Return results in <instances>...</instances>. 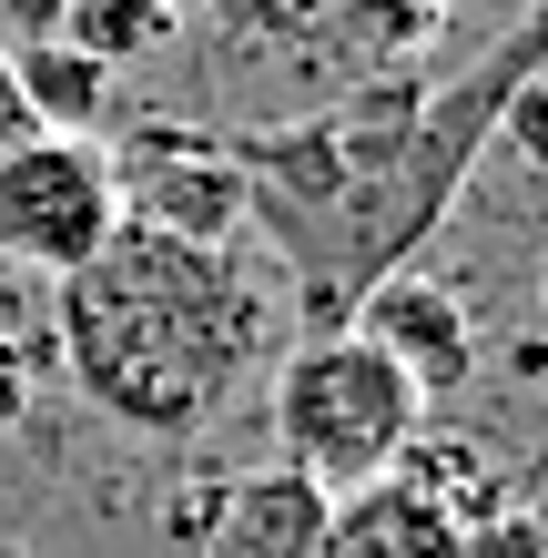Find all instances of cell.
<instances>
[{
    "label": "cell",
    "instance_id": "obj_11",
    "mask_svg": "<svg viewBox=\"0 0 548 558\" xmlns=\"http://www.w3.org/2000/svg\"><path fill=\"white\" fill-rule=\"evenodd\" d=\"M356 51H386V61H416L437 41V0H336L326 11Z\"/></svg>",
    "mask_w": 548,
    "mask_h": 558
},
{
    "label": "cell",
    "instance_id": "obj_9",
    "mask_svg": "<svg viewBox=\"0 0 548 558\" xmlns=\"http://www.w3.org/2000/svg\"><path fill=\"white\" fill-rule=\"evenodd\" d=\"M11 92L31 112V133H102L112 122V72L102 61H82L72 41H41L11 61Z\"/></svg>",
    "mask_w": 548,
    "mask_h": 558
},
{
    "label": "cell",
    "instance_id": "obj_6",
    "mask_svg": "<svg viewBox=\"0 0 548 558\" xmlns=\"http://www.w3.org/2000/svg\"><path fill=\"white\" fill-rule=\"evenodd\" d=\"M345 325L397 366L427 407H447V397H467V376L488 366V345H477V305H467V284H447V275H416V265H397V275H376L356 305H345Z\"/></svg>",
    "mask_w": 548,
    "mask_h": 558
},
{
    "label": "cell",
    "instance_id": "obj_20",
    "mask_svg": "<svg viewBox=\"0 0 548 558\" xmlns=\"http://www.w3.org/2000/svg\"><path fill=\"white\" fill-rule=\"evenodd\" d=\"M0 558H31V548H21V538H0Z\"/></svg>",
    "mask_w": 548,
    "mask_h": 558
},
{
    "label": "cell",
    "instance_id": "obj_12",
    "mask_svg": "<svg viewBox=\"0 0 548 558\" xmlns=\"http://www.w3.org/2000/svg\"><path fill=\"white\" fill-rule=\"evenodd\" d=\"M458 548H467V558H548V529H538L528 487H519V498H498L488 518H467V529H458Z\"/></svg>",
    "mask_w": 548,
    "mask_h": 558
},
{
    "label": "cell",
    "instance_id": "obj_13",
    "mask_svg": "<svg viewBox=\"0 0 548 558\" xmlns=\"http://www.w3.org/2000/svg\"><path fill=\"white\" fill-rule=\"evenodd\" d=\"M41 386H51V345H31V336L0 325V437H21V426H31Z\"/></svg>",
    "mask_w": 548,
    "mask_h": 558
},
{
    "label": "cell",
    "instance_id": "obj_8",
    "mask_svg": "<svg viewBox=\"0 0 548 558\" xmlns=\"http://www.w3.org/2000/svg\"><path fill=\"white\" fill-rule=\"evenodd\" d=\"M315 558H467V548L437 498H416L406 477H366L326 508V548Z\"/></svg>",
    "mask_w": 548,
    "mask_h": 558
},
{
    "label": "cell",
    "instance_id": "obj_18",
    "mask_svg": "<svg viewBox=\"0 0 548 558\" xmlns=\"http://www.w3.org/2000/svg\"><path fill=\"white\" fill-rule=\"evenodd\" d=\"M458 11H528V0H458Z\"/></svg>",
    "mask_w": 548,
    "mask_h": 558
},
{
    "label": "cell",
    "instance_id": "obj_15",
    "mask_svg": "<svg viewBox=\"0 0 548 558\" xmlns=\"http://www.w3.org/2000/svg\"><path fill=\"white\" fill-rule=\"evenodd\" d=\"M61 11H72V0H0V61L61 41Z\"/></svg>",
    "mask_w": 548,
    "mask_h": 558
},
{
    "label": "cell",
    "instance_id": "obj_14",
    "mask_svg": "<svg viewBox=\"0 0 548 558\" xmlns=\"http://www.w3.org/2000/svg\"><path fill=\"white\" fill-rule=\"evenodd\" d=\"M223 487H234V477H204V468H193V477L173 487V498H163V538H173V548H204V538H214Z\"/></svg>",
    "mask_w": 548,
    "mask_h": 558
},
{
    "label": "cell",
    "instance_id": "obj_17",
    "mask_svg": "<svg viewBox=\"0 0 548 558\" xmlns=\"http://www.w3.org/2000/svg\"><path fill=\"white\" fill-rule=\"evenodd\" d=\"M31 133V112H21V92H11V61H0V143H21Z\"/></svg>",
    "mask_w": 548,
    "mask_h": 558
},
{
    "label": "cell",
    "instance_id": "obj_2",
    "mask_svg": "<svg viewBox=\"0 0 548 558\" xmlns=\"http://www.w3.org/2000/svg\"><path fill=\"white\" fill-rule=\"evenodd\" d=\"M275 345V294L234 244H183L112 223L51 284V376L143 447H193L254 386Z\"/></svg>",
    "mask_w": 548,
    "mask_h": 558
},
{
    "label": "cell",
    "instance_id": "obj_16",
    "mask_svg": "<svg viewBox=\"0 0 548 558\" xmlns=\"http://www.w3.org/2000/svg\"><path fill=\"white\" fill-rule=\"evenodd\" d=\"M234 11H265L275 31H305V21H326L336 0H234Z\"/></svg>",
    "mask_w": 548,
    "mask_h": 558
},
{
    "label": "cell",
    "instance_id": "obj_5",
    "mask_svg": "<svg viewBox=\"0 0 548 558\" xmlns=\"http://www.w3.org/2000/svg\"><path fill=\"white\" fill-rule=\"evenodd\" d=\"M112 214L153 223V234H183V244H234L244 234V173H234L214 122L153 112L112 143Z\"/></svg>",
    "mask_w": 548,
    "mask_h": 558
},
{
    "label": "cell",
    "instance_id": "obj_4",
    "mask_svg": "<svg viewBox=\"0 0 548 558\" xmlns=\"http://www.w3.org/2000/svg\"><path fill=\"white\" fill-rule=\"evenodd\" d=\"M112 153L92 133H21L0 143V265L61 284L112 234Z\"/></svg>",
    "mask_w": 548,
    "mask_h": 558
},
{
    "label": "cell",
    "instance_id": "obj_19",
    "mask_svg": "<svg viewBox=\"0 0 548 558\" xmlns=\"http://www.w3.org/2000/svg\"><path fill=\"white\" fill-rule=\"evenodd\" d=\"M183 11H234V0H173V21H183Z\"/></svg>",
    "mask_w": 548,
    "mask_h": 558
},
{
    "label": "cell",
    "instance_id": "obj_10",
    "mask_svg": "<svg viewBox=\"0 0 548 558\" xmlns=\"http://www.w3.org/2000/svg\"><path fill=\"white\" fill-rule=\"evenodd\" d=\"M173 0H72L61 11V41H72L82 61H102V72H122V61H143V51H163L173 41Z\"/></svg>",
    "mask_w": 548,
    "mask_h": 558
},
{
    "label": "cell",
    "instance_id": "obj_3",
    "mask_svg": "<svg viewBox=\"0 0 548 558\" xmlns=\"http://www.w3.org/2000/svg\"><path fill=\"white\" fill-rule=\"evenodd\" d=\"M275 468L315 477L326 498L386 477L406 457V437L427 426V397L386 366L356 325H305L295 345L275 355Z\"/></svg>",
    "mask_w": 548,
    "mask_h": 558
},
{
    "label": "cell",
    "instance_id": "obj_1",
    "mask_svg": "<svg viewBox=\"0 0 548 558\" xmlns=\"http://www.w3.org/2000/svg\"><path fill=\"white\" fill-rule=\"evenodd\" d=\"M538 51H548V21L508 11V31L458 82L397 72V82H356L345 102L305 122L223 133L244 173V223L284 254L305 325H345V305L376 275L427 254V234L458 214L477 153L498 143L508 102L538 92Z\"/></svg>",
    "mask_w": 548,
    "mask_h": 558
},
{
    "label": "cell",
    "instance_id": "obj_7",
    "mask_svg": "<svg viewBox=\"0 0 548 558\" xmlns=\"http://www.w3.org/2000/svg\"><path fill=\"white\" fill-rule=\"evenodd\" d=\"M326 487L295 477V468H254L223 487V518H214V538L193 548V558H315L326 548Z\"/></svg>",
    "mask_w": 548,
    "mask_h": 558
}]
</instances>
